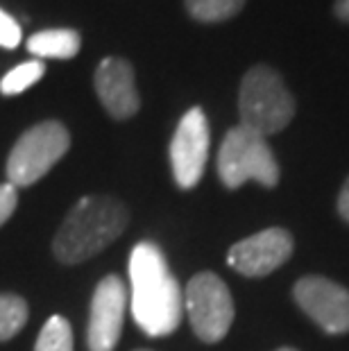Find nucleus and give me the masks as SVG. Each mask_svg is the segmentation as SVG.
I'll use <instances>...</instances> for the list:
<instances>
[{
    "label": "nucleus",
    "mask_w": 349,
    "mask_h": 351,
    "mask_svg": "<svg viewBox=\"0 0 349 351\" xmlns=\"http://www.w3.org/2000/svg\"><path fill=\"white\" fill-rule=\"evenodd\" d=\"M241 125L268 138L286 130L295 116V100L284 80L270 66H254L245 73L239 91Z\"/></svg>",
    "instance_id": "7ed1b4c3"
},
{
    "label": "nucleus",
    "mask_w": 349,
    "mask_h": 351,
    "mask_svg": "<svg viewBox=\"0 0 349 351\" xmlns=\"http://www.w3.org/2000/svg\"><path fill=\"white\" fill-rule=\"evenodd\" d=\"M34 351H73V328L69 319L53 315L43 324Z\"/></svg>",
    "instance_id": "2eb2a0df"
},
{
    "label": "nucleus",
    "mask_w": 349,
    "mask_h": 351,
    "mask_svg": "<svg viewBox=\"0 0 349 351\" xmlns=\"http://www.w3.org/2000/svg\"><path fill=\"white\" fill-rule=\"evenodd\" d=\"M69 147L71 134L62 123L46 121L29 127L12 147L7 159V179L16 189L32 186L69 152Z\"/></svg>",
    "instance_id": "39448f33"
},
{
    "label": "nucleus",
    "mask_w": 349,
    "mask_h": 351,
    "mask_svg": "<svg viewBox=\"0 0 349 351\" xmlns=\"http://www.w3.org/2000/svg\"><path fill=\"white\" fill-rule=\"evenodd\" d=\"M184 308L200 340L220 342L234 322V300L229 288L213 272H200L189 281Z\"/></svg>",
    "instance_id": "423d86ee"
},
{
    "label": "nucleus",
    "mask_w": 349,
    "mask_h": 351,
    "mask_svg": "<svg viewBox=\"0 0 349 351\" xmlns=\"http://www.w3.org/2000/svg\"><path fill=\"white\" fill-rule=\"evenodd\" d=\"M218 177L227 189H241L254 179L265 189L279 182V163L261 134L236 125L227 132L218 152Z\"/></svg>",
    "instance_id": "20e7f679"
},
{
    "label": "nucleus",
    "mask_w": 349,
    "mask_h": 351,
    "mask_svg": "<svg viewBox=\"0 0 349 351\" xmlns=\"http://www.w3.org/2000/svg\"><path fill=\"white\" fill-rule=\"evenodd\" d=\"M46 73V64L41 59H32V62H25L12 69L7 75L0 80V93L3 95H19L27 91L29 86H34L36 82L43 77Z\"/></svg>",
    "instance_id": "dca6fc26"
},
{
    "label": "nucleus",
    "mask_w": 349,
    "mask_h": 351,
    "mask_svg": "<svg viewBox=\"0 0 349 351\" xmlns=\"http://www.w3.org/2000/svg\"><path fill=\"white\" fill-rule=\"evenodd\" d=\"M209 143L211 134L204 111L200 107L189 109L170 141V166L180 189L189 191L202 179L206 159H209Z\"/></svg>",
    "instance_id": "0eeeda50"
},
{
    "label": "nucleus",
    "mask_w": 349,
    "mask_h": 351,
    "mask_svg": "<svg viewBox=\"0 0 349 351\" xmlns=\"http://www.w3.org/2000/svg\"><path fill=\"white\" fill-rule=\"evenodd\" d=\"M132 315L150 338L170 335L182 322L184 295L163 252L141 241L130 254Z\"/></svg>",
    "instance_id": "f257e3e1"
},
{
    "label": "nucleus",
    "mask_w": 349,
    "mask_h": 351,
    "mask_svg": "<svg viewBox=\"0 0 349 351\" xmlns=\"http://www.w3.org/2000/svg\"><path fill=\"white\" fill-rule=\"evenodd\" d=\"M300 308L322 328L338 335L349 331V290L324 276H304L293 288Z\"/></svg>",
    "instance_id": "1a4fd4ad"
},
{
    "label": "nucleus",
    "mask_w": 349,
    "mask_h": 351,
    "mask_svg": "<svg viewBox=\"0 0 349 351\" xmlns=\"http://www.w3.org/2000/svg\"><path fill=\"white\" fill-rule=\"evenodd\" d=\"M130 213L121 199L107 195L82 197L59 227L53 252L66 265L88 261L109 247L128 229Z\"/></svg>",
    "instance_id": "f03ea898"
},
{
    "label": "nucleus",
    "mask_w": 349,
    "mask_h": 351,
    "mask_svg": "<svg viewBox=\"0 0 349 351\" xmlns=\"http://www.w3.org/2000/svg\"><path fill=\"white\" fill-rule=\"evenodd\" d=\"M277 351H297V349H293V347H284V349H277Z\"/></svg>",
    "instance_id": "412c9836"
},
{
    "label": "nucleus",
    "mask_w": 349,
    "mask_h": 351,
    "mask_svg": "<svg viewBox=\"0 0 349 351\" xmlns=\"http://www.w3.org/2000/svg\"><path fill=\"white\" fill-rule=\"evenodd\" d=\"M333 10H336V16H338L340 21H345V23H349V0H336Z\"/></svg>",
    "instance_id": "aec40b11"
},
{
    "label": "nucleus",
    "mask_w": 349,
    "mask_h": 351,
    "mask_svg": "<svg viewBox=\"0 0 349 351\" xmlns=\"http://www.w3.org/2000/svg\"><path fill=\"white\" fill-rule=\"evenodd\" d=\"M128 293L121 276H105L93 290L86 324L88 351H114L123 333Z\"/></svg>",
    "instance_id": "6e6552de"
},
{
    "label": "nucleus",
    "mask_w": 349,
    "mask_h": 351,
    "mask_svg": "<svg viewBox=\"0 0 349 351\" xmlns=\"http://www.w3.org/2000/svg\"><path fill=\"white\" fill-rule=\"evenodd\" d=\"M93 86L107 114L116 121H128L141 109L134 69L123 57H107L95 69Z\"/></svg>",
    "instance_id": "9b49d317"
},
{
    "label": "nucleus",
    "mask_w": 349,
    "mask_h": 351,
    "mask_svg": "<svg viewBox=\"0 0 349 351\" xmlns=\"http://www.w3.org/2000/svg\"><path fill=\"white\" fill-rule=\"evenodd\" d=\"M338 211H340V215H343V220L349 222V177H347V182L343 184V191H340Z\"/></svg>",
    "instance_id": "6ab92c4d"
},
{
    "label": "nucleus",
    "mask_w": 349,
    "mask_h": 351,
    "mask_svg": "<svg viewBox=\"0 0 349 351\" xmlns=\"http://www.w3.org/2000/svg\"><path fill=\"white\" fill-rule=\"evenodd\" d=\"M21 25L19 21L10 16L5 10H0V48L14 50L21 43Z\"/></svg>",
    "instance_id": "f3484780"
},
{
    "label": "nucleus",
    "mask_w": 349,
    "mask_h": 351,
    "mask_svg": "<svg viewBox=\"0 0 349 351\" xmlns=\"http://www.w3.org/2000/svg\"><path fill=\"white\" fill-rule=\"evenodd\" d=\"M184 5L200 23H220L236 16L245 7V0H184Z\"/></svg>",
    "instance_id": "ddd939ff"
},
{
    "label": "nucleus",
    "mask_w": 349,
    "mask_h": 351,
    "mask_svg": "<svg viewBox=\"0 0 349 351\" xmlns=\"http://www.w3.org/2000/svg\"><path fill=\"white\" fill-rule=\"evenodd\" d=\"M16 204H19L16 186H12L10 182L0 184V227L12 218V213L16 211Z\"/></svg>",
    "instance_id": "a211bd4d"
},
{
    "label": "nucleus",
    "mask_w": 349,
    "mask_h": 351,
    "mask_svg": "<svg viewBox=\"0 0 349 351\" xmlns=\"http://www.w3.org/2000/svg\"><path fill=\"white\" fill-rule=\"evenodd\" d=\"M82 48L75 29H41L27 39V50L39 59H73Z\"/></svg>",
    "instance_id": "f8f14e48"
},
{
    "label": "nucleus",
    "mask_w": 349,
    "mask_h": 351,
    "mask_svg": "<svg viewBox=\"0 0 349 351\" xmlns=\"http://www.w3.org/2000/svg\"><path fill=\"white\" fill-rule=\"evenodd\" d=\"M293 247V236L286 229H263L236 243L227 254V263L239 274L258 279V276H268L284 265L291 258Z\"/></svg>",
    "instance_id": "9d476101"
},
{
    "label": "nucleus",
    "mask_w": 349,
    "mask_h": 351,
    "mask_svg": "<svg viewBox=\"0 0 349 351\" xmlns=\"http://www.w3.org/2000/svg\"><path fill=\"white\" fill-rule=\"evenodd\" d=\"M139 351H145V349H139Z\"/></svg>",
    "instance_id": "4be33fe9"
},
{
    "label": "nucleus",
    "mask_w": 349,
    "mask_h": 351,
    "mask_svg": "<svg viewBox=\"0 0 349 351\" xmlns=\"http://www.w3.org/2000/svg\"><path fill=\"white\" fill-rule=\"evenodd\" d=\"M27 304L23 297L0 293V342L14 338L27 322Z\"/></svg>",
    "instance_id": "4468645a"
}]
</instances>
